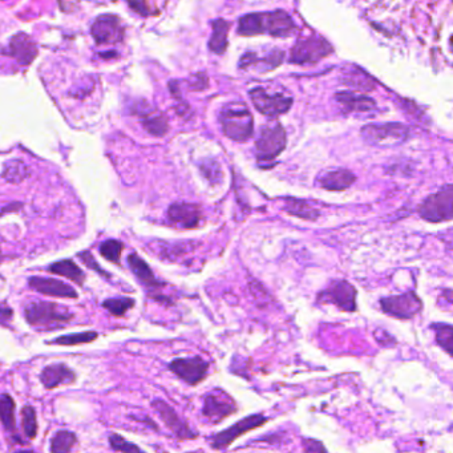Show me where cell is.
<instances>
[{
  "instance_id": "6da1fadb",
  "label": "cell",
  "mask_w": 453,
  "mask_h": 453,
  "mask_svg": "<svg viewBox=\"0 0 453 453\" xmlns=\"http://www.w3.org/2000/svg\"><path fill=\"white\" fill-rule=\"evenodd\" d=\"M297 29L291 16L282 11L256 12L242 16L238 22V34L242 36L271 35L276 38H284Z\"/></svg>"
},
{
  "instance_id": "7a4b0ae2",
  "label": "cell",
  "mask_w": 453,
  "mask_h": 453,
  "mask_svg": "<svg viewBox=\"0 0 453 453\" xmlns=\"http://www.w3.org/2000/svg\"><path fill=\"white\" fill-rule=\"evenodd\" d=\"M223 134L237 143L247 141L254 133V120L246 104L236 101L223 106L219 112Z\"/></svg>"
},
{
  "instance_id": "3957f363",
  "label": "cell",
  "mask_w": 453,
  "mask_h": 453,
  "mask_svg": "<svg viewBox=\"0 0 453 453\" xmlns=\"http://www.w3.org/2000/svg\"><path fill=\"white\" fill-rule=\"evenodd\" d=\"M24 318L32 327L59 328L73 319V314L58 303L31 302L24 307Z\"/></svg>"
},
{
  "instance_id": "277c9868",
  "label": "cell",
  "mask_w": 453,
  "mask_h": 453,
  "mask_svg": "<svg viewBox=\"0 0 453 453\" xmlns=\"http://www.w3.org/2000/svg\"><path fill=\"white\" fill-rule=\"evenodd\" d=\"M410 130L397 123H384V124H369L363 127L362 136L372 145L379 147H392L402 144L407 140Z\"/></svg>"
},
{
  "instance_id": "5b68a950",
  "label": "cell",
  "mask_w": 453,
  "mask_h": 453,
  "mask_svg": "<svg viewBox=\"0 0 453 453\" xmlns=\"http://www.w3.org/2000/svg\"><path fill=\"white\" fill-rule=\"evenodd\" d=\"M286 147V132L280 123L263 125L256 143L259 161H273Z\"/></svg>"
},
{
  "instance_id": "8992f818",
  "label": "cell",
  "mask_w": 453,
  "mask_h": 453,
  "mask_svg": "<svg viewBox=\"0 0 453 453\" xmlns=\"http://www.w3.org/2000/svg\"><path fill=\"white\" fill-rule=\"evenodd\" d=\"M237 412L236 400L223 389H213L204 396L202 415L213 424H219L222 420Z\"/></svg>"
},
{
  "instance_id": "52a82bcc",
  "label": "cell",
  "mask_w": 453,
  "mask_h": 453,
  "mask_svg": "<svg viewBox=\"0 0 453 453\" xmlns=\"http://www.w3.org/2000/svg\"><path fill=\"white\" fill-rule=\"evenodd\" d=\"M267 421H269V419L266 416H263L262 413L246 416V417H243V419H241L239 421H237L234 426L213 434L209 439V444L216 451L226 450L234 440H237L238 437H241L242 434H245L247 432L262 427Z\"/></svg>"
},
{
  "instance_id": "ba28073f",
  "label": "cell",
  "mask_w": 453,
  "mask_h": 453,
  "mask_svg": "<svg viewBox=\"0 0 453 453\" xmlns=\"http://www.w3.org/2000/svg\"><path fill=\"white\" fill-rule=\"evenodd\" d=\"M419 212L420 216L431 222L453 218V185L444 186L437 193L426 198Z\"/></svg>"
},
{
  "instance_id": "9c48e42d",
  "label": "cell",
  "mask_w": 453,
  "mask_h": 453,
  "mask_svg": "<svg viewBox=\"0 0 453 453\" xmlns=\"http://www.w3.org/2000/svg\"><path fill=\"white\" fill-rule=\"evenodd\" d=\"M210 365L205 359L195 356V358H178L169 363V369L175 376L184 380L189 386H198L202 383L208 374Z\"/></svg>"
},
{
  "instance_id": "30bf717a",
  "label": "cell",
  "mask_w": 453,
  "mask_h": 453,
  "mask_svg": "<svg viewBox=\"0 0 453 453\" xmlns=\"http://www.w3.org/2000/svg\"><path fill=\"white\" fill-rule=\"evenodd\" d=\"M250 99L259 113L267 117H277L286 113L291 104L293 99L281 93H269L265 88H254L249 92Z\"/></svg>"
},
{
  "instance_id": "8fae6325",
  "label": "cell",
  "mask_w": 453,
  "mask_h": 453,
  "mask_svg": "<svg viewBox=\"0 0 453 453\" xmlns=\"http://www.w3.org/2000/svg\"><path fill=\"white\" fill-rule=\"evenodd\" d=\"M382 310L397 319H411L423 310V302L413 293H406L380 299Z\"/></svg>"
},
{
  "instance_id": "7c38bea8",
  "label": "cell",
  "mask_w": 453,
  "mask_h": 453,
  "mask_svg": "<svg viewBox=\"0 0 453 453\" xmlns=\"http://www.w3.org/2000/svg\"><path fill=\"white\" fill-rule=\"evenodd\" d=\"M331 52V47L328 43L317 36H311L307 39L299 40L291 49L290 60L295 64H310L319 62Z\"/></svg>"
},
{
  "instance_id": "4fadbf2b",
  "label": "cell",
  "mask_w": 453,
  "mask_h": 453,
  "mask_svg": "<svg viewBox=\"0 0 453 453\" xmlns=\"http://www.w3.org/2000/svg\"><path fill=\"white\" fill-rule=\"evenodd\" d=\"M151 408L160 416V419L164 421V424L168 427L173 434L180 440H192L195 439L198 434L195 433L186 421H184L175 410L171 407L167 402L161 399H156L151 402Z\"/></svg>"
},
{
  "instance_id": "5bb4252c",
  "label": "cell",
  "mask_w": 453,
  "mask_h": 453,
  "mask_svg": "<svg viewBox=\"0 0 453 453\" xmlns=\"http://www.w3.org/2000/svg\"><path fill=\"white\" fill-rule=\"evenodd\" d=\"M324 303H332L339 310L352 313L356 310V290L345 281L332 282L318 297Z\"/></svg>"
},
{
  "instance_id": "9a60e30c",
  "label": "cell",
  "mask_w": 453,
  "mask_h": 453,
  "mask_svg": "<svg viewBox=\"0 0 453 453\" xmlns=\"http://www.w3.org/2000/svg\"><path fill=\"white\" fill-rule=\"evenodd\" d=\"M90 35L97 44H116L124 38V28L117 16L101 15L92 24Z\"/></svg>"
},
{
  "instance_id": "2e32d148",
  "label": "cell",
  "mask_w": 453,
  "mask_h": 453,
  "mask_svg": "<svg viewBox=\"0 0 453 453\" xmlns=\"http://www.w3.org/2000/svg\"><path fill=\"white\" fill-rule=\"evenodd\" d=\"M283 56L284 55L281 49L267 51V52H265L263 56H259L258 52L249 51L241 58L238 66L245 71L256 69L258 72H267L281 64Z\"/></svg>"
},
{
  "instance_id": "e0dca14e",
  "label": "cell",
  "mask_w": 453,
  "mask_h": 453,
  "mask_svg": "<svg viewBox=\"0 0 453 453\" xmlns=\"http://www.w3.org/2000/svg\"><path fill=\"white\" fill-rule=\"evenodd\" d=\"M28 284L32 290L48 295V297H56V298H68V299H76L79 294L76 290L66 284L64 282L53 278H45V277H31L28 280Z\"/></svg>"
},
{
  "instance_id": "ac0fdd59",
  "label": "cell",
  "mask_w": 453,
  "mask_h": 453,
  "mask_svg": "<svg viewBox=\"0 0 453 453\" xmlns=\"http://www.w3.org/2000/svg\"><path fill=\"white\" fill-rule=\"evenodd\" d=\"M76 382V374L65 363H52L40 372V383L47 389H55L60 386H71Z\"/></svg>"
},
{
  "instance_id": "d6986e66",
  "label": "cell",
  "mask_w": 453,
  "mask_h": 453,
  "mask_svg": "<svg viewBox=\"0 0 453 453\" xmlns=\"http://www.w3.org/2000/svg\"><path fill=\"white\" fill-rule=\"evenodd\" d=\"M4 55L12 56L21 64L27 65L29 64L36 58L38 47L28 35H25L22 32V34L15 35L10 40L8 47L4 48Z\"/></svg>"
},
{
  "instance_id": "ffe728a7",
  "label": "cell",
  "mask_w": 453,
  "mask_h": 453,
  "mask_svg": "<svg viewBox=\"0 0 453 453\" xmlns=\"http://www.w3.org/2000/svg\"><path fill=\"white\" fill-rule=\"evenodd\" d=\"M168 217L172 223L182 229H192L198 226L202 218V210L198 205L193 204H173L168 210Z\"/></svg>"
},
{
  "instance_id": "44dd1931",
  "label": "cell",
  "mask_w": 453,
  "mask_h": 453,
  "mask_svg": "<svg viewBox=\"0 0 453 453\" xmlns=\"http://www.w3.org/2000/svg\"><path fill=\"white\" fill-rule=\"evenodd\" d=\"M317 182L327 191H345L355 182V175L350 171L338 169L319 174Z\"/></svg>"
},
{
  "instance_id": "7402d4cb",
  "label": "cell",
  "mask_w": 453,
  "mask_h": 453,
  "mask_svg": "<svg viewBox=\"0 0 453 453\" xmlns=\"http://www.w3.org/2000/svg\"><path fill=\"white\" fill-rule=\"evenodd\" d=\"M0 417L4 431L21 443V439L16 436V404L14 397L8 393H1L0 396Z\"/></svg>"
},
{
  "instance_id": "603a6c76",
  "label": "cell",
  "mask_w": 453,
  "mask_h": 453,
  "mask_svg": "<svg viewBox=\"0 0 453 453\" xmlns=\"http://www.w3.org/2000/svg\"><path fill=\"white\" fill-rule=\"evenodd\" d=\"M336 101L345 109V112H368L375 108V101L363 95L352 92H339L335 95Z\"/></svg>"
},
{
  "instance_id": "cb8c5ba5",
  "label": "cell",
  "mask_w": 453,
  "mask_h": 453,
  "mask_svg": "<svg viewBox=\"0 0 453 453\" xmlns=\"http://www.w3.org/2000/svg\"><path fill=\"white\" fill-rule=\"evenodd\" d=\"M128 263L132 273L148 289H158L161 286V283L154 277L148 263L144 259L140 258L137 254H130L128 257Z\"/></svg>"
},
{
  "instance_id": "d4e9b609",
  "label": "cell",
  "mask_w": 453,
  "mask_h": 453,
  "mask_svg": "<svg viewBox=\"0 0 453 453\" xmlns=\"http://www.w3.org/2000/svg\"><path fill=\"white\" fill-rule=\"evenodd\" d=\"M49 273H53L56 276H62L68 280H71L77 284H83L84 280H86V274L83 273V270L71 259H64V260H59L56 263H52L48 267Z\"/></svg>"
},
{
  "instance_id": "484cf974",
  "label": "cell",
  "mask_w": 453,
  "mask_h": 453,
  "mask_svg": "<svg viewBox=\"0 0 453 453\" xmlns=\"http://www.w3.org/2000/svg\"><path fill=\"white\" fill-rule=\"evenodd\" d=\"M212 25H213V34L209 40V49L216 55H222L228 48V34H229L230 23L223 19H217L212 23Z\"/></svg>"
},
{
  "instance_id": "4316f807",
  "label": "cell",
  "mask_w": 453,
  "mask_h": 453,
  "mask_svg": "<svg viewBox=\"0 0 453 453\" xmlns=\"http://www.w3.org/2000/svg\"><path fill=\"white\" fill-rule=\"evenodd\" d=\"M99 338V334L96 331H84V332H73L58 336L52 341H48V345H80L92 343Z\"/></svg>"
},
{
  "instance_id": "83f0119b",
  "label": "cell",
  "mask_w": 453,
  "mask_h": 453,
  "mask_svg": "<svg viewBox=\"0 0 453 453\" xmlns=\"http://www.w3.org/2000/svg\"><path fill=\"white\" fill-rule=\"evenodd\" d=\"M77 441V436L73 432L60 430L56 432L51 440V453H69Z\"/></svg>"
},
{
  "instance_id": "f1b7e54d",
  "label": "cell",
  "mask_w": 453,
  "mask_h": 453,
  "mask_svg": "<svg viewBox=\"0 0 453 453\" xmlns=\"http://www.w3.org/2000/svg\"><path fill=\"white\" fill-rule=\"evenodd\" d=\"M436 343L440 345L448 355L453 356V326L447 323H433L431 326Z\"/></svg>"
},
{
  "instance_id": "f546056e",
  "label": "cell",
  "mask_w": 453,
  "mask_h": 453,
  "mask_svg": "<svg viewBox=\"0 0 453 453\" xmlns=\"http://www.w3.org/2000/svg\"><path fill=\"white\" fill-rule=\"evenodd\" d=\"M141 123L153 136H164L168 132V120L162 113H144Z\"/></svg>"
},
{
  "instance_id": "4dcf8cb0",
  "label": "cell",
  "mask_w": 453,
  "mask_h": 453,
  "mask_svg": "<svg viewBox=\"0 0 453 453\" xmlns=\"http://www.w3.org/2000/svg\"><path fill=\"white\" fill-rule=\"evenodd\" d=\"M28 175H29L28 168L25 167L24 162L19 161V160L10 161L8 164L4 165L3 178H5L8 182L19 184V182H22L24 178H27Z\"/></svg>"
},
{
  "instance_id": "1f68e13d",
  "label": "cell",
  "mask_w": 453,
  "mask_h": 453,
  "mask_svg": "<svg viewBox=\"0 0 453 453\" xmlns=\"http://www.w3.org/2000/svg\"><path fill=\"white\" fill-rule=\"evenodd\" d=\"M22 427L24 434L29 439L34 440L38 436V415L36 411L31 406H25L22 410Z\"/></svg>"
},
{
  "instance_id": "d6a6232c",
  "label": "cell",
  "mask_w": 453,
  "mask_h": 453,
  "mask_svg": "<svg viewBox=\"0 0 453 453\" xmlns=\"http://www.w3.org/2000/svg\"><path fill=\"white\" fill-rule=\"evenodd\" d=\"M286 210L293 216L301 217L304 219H317L319 215V212L315 210L308 202L298 201V199H290L287 202Z\"/></svg>"
},
{
  "instance_id": "836d02e7",
  "label": "cell",
  "mask_w": 453,
  "mask_h": 453,
  "mask_svg": "<svg viewBox=\"0 0 453 453\" xmlns=\"http://www.w3.org/2000/svg\"><path fill=\"white\" fill-rule=\"evenodd\" d=\"M134 306V299L120 297V298H110L103 302V307L114 317H124L125 313Z\"/></svg>"
},
{
  "instance_id": "e575fe53",
  "label": "cell",
  "mask_w": 453,
  "mask_h": 453,
  "mask_svg": "<svg viewBox=\"0 0 453 453\" xmlns=\"http://www.w3.org/2000/svg\"><path fill=\"white\" fill-rule=\"evenodd\" d=\"M109 445L113 451L120 453H147L143 451L138 445L133 444L130 440H127L125 437H123L119 433H112L109 436Z\"/></svg>"
},
{
  "instance_id": "d590c367",
  "label": "cell",
  "mask_w": 453,
  "mask_h": 453,
  "mask_svg": "<svg viewBox=\"0 0 453 453\" xmlns=\"http://www.w3.org/2000/svg\"><path fill=\"white\" fill-rule=\"evenodd\" d=\"M124 245L120 241L116 239H108L101 243L100 246V253L106 259H108L113 263H120L121 253H123Z\"/></svg>"
},
{
  "instance_id": "8d00e7d4",
  "label": "cell",
  "mask_w": 453,
  "mask_h": 453,
  "mask_svg": "<svg viewBox=\"0 0 453 453\" xmlns=\"http://www.w3.org/2000/svg\"><path fill=\"white\" fill-rule=\"evenodd\" d=\"M302 445L304 453H328L323 444L314 439H304Z\"/></svg>"
},
{
  "instance_id": "74e56055",
  "label": "cell",
  "mask_w": 453,
  "mask_h": 453,
  "mask_svg": "<svg viewBox=\"0 0 453 453\" xmlns=\"http://www.w3.org/2000/svg\"><path fill=\"white\" fill-rule=\"evenodd\" d=\"M80 259L86 263V266L88 267H90V269H93V270H96L99 274H101V276H104V277H109L108 274L104 271V270H101L100 267H99V263L93 259V257L90 256V253L89 252H84V253H80Z\"/></svg>"
},
{
  "instance_id": "f35d334b",
  "label": "cell",
  "mask_w": 453,
  "mask_h": 453,
  "mask_svg": "<svg viewBox=\"0 0 453 453\" xmlns=\"http://www.w3.org/2000/svg\"><path fill=\"white\" fill-rule=\"evenodd\" d=\"M202 171H209V173H210V175H209V180L213 182H219V180L222 178V173H221V169H219V167H218V164H217L216 161H213V162H210V167L208 168L206 165H202Z\"/></svg>"
},
{
  "instance_id": "ab89813d",
  "label": "cell",
  "mask_w": 453,
  "mask_h": 453,
  "mask_svg": "<svg viewBox=\"0 0 453 453\" xmlns=\"http://www.w3.org/2000/svg\"><path fill=\"white\" fill-rule=\"evenodd\" d=\"M130 8H133L137 14L143 15V16H148V15H151V5L148 3H145V1H137V3L130 1Z\"/></svg>"
},
{
  "instance_id": "60d3db41",
  "label": "cell",
  "mask_w": 453,
  "mask_h": 453,
  "mask_svg": "<svg viewBox=\"0 0 453 453\" xmlns=\"http://www.w3.org/2000/svg\"><path fill=\"white\" fill-rule=\"evenodd\" d=\"M192 88L193 89H195L197 86H198V89H202V88H206L208 86V77L205 76V73H198V75H195L193 77H192Z\"/></svg>"
},
{
  "instance_id": "b9f144b4",
  "label": "cell",
  "mask_w": 453,
  "mask_h": 453,
  "mask_svg": "<svg viewBox=\"0 0 453 453\" xmlns=\"http://www.w3.org/2000/svg\"><path fill=\"white\" fill-rule=\"evenodd\" d=\"M12 317V310L8 308L4 303H3V308H1V318H3V322H5L7 318H11Z\"/></svg>"
},
{
  "instance_id": "7bdbcfd3",
  "label": "cell",
  "mask_w": 453,
  "mask_h": 453,
  "mask_svg": "<svg viewBox=\"0 0 453 453\" xmlns=\"http://www.w3.org/2000/svg\"><path fill=\"white\" fill-rule=\"evenodd\" d=\"M443 297H444V298H445L448 302L453 303V291H451V290H447V291H444Z\"/></svg>"
},
{
  "instance_id": "ee69618b",
  "label": "cell",
  "mask_w": 453,
  "mask_h": 453,
  "mask_svg": "<svg viewBox=\"0 0 453 453\" xmlns=\"http://www.w3.org/2000/svg\"><path fill=\"white\" fill-rule=\"evenodd\" d=\"M14 453H35L34 451H16V452Z\"/></svg>"
},
{
  "instance_id": "f6af8a7d",
  "label": "cell",
  "mask_w": 453,
  "mask_h": 453,
  "mask_svg": "<svg viewBox=\"0 0 453 453\" xmlns=\"http://www.w3.org/2000/svg\"><path fill=\"white\" fill-rule=\"evenodd\" d=\"M188 453H206V452H204V451H201V450H198V451H191V452H188Z\"/></svg>"
},
{
  "instance_id": "bcb514c9",
  "label": "cell",
  "mask_w": 453,
  "mask_h": 453,
  "mask_svg": "<svg viewBox=\"0 0 453 453\" xmlns=\"http://www.w3.org/2000/svg\"><path fill=\"white\" fill-rule=\"evenodd\" d=\"M162 453H168V452H162Z\"/></svg>"
}]
</instances>
